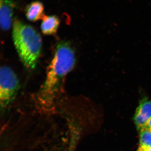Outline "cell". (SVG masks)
I'll return each instance as SVG.
<instances>
[{
  "label": "cell",
  "mask_w": 151,
  "mask_h": 151,
  "mask_svg": "<svg viewBox=\"0 0 151 151\" xmlns=\"http://www.w3.org/2000/svg\"><path fill=\"white\" fill-rule=\"evenodd\" d=\"M75 55L70 44L62 42L58 45L54 56L47 68L46 78L39 93L41 101L49 103L59 91L64 78L73 69Z\"/></svg>",
  "instance_id": "cell-1"
},
{
  "label": "cell",
  "mask_w": 151,
  "mask_h": 151,
  "mask_svg": "<svg viewBox=\"0 0 151 151\" xmlns=\"http://www.w3.org/2000/svg\"><path fill=\"white\" fill-rule=\"evenodd\" d=\"M14 45L23 64L30 69L35 67L42 47L39 34L32 27L16 20L13 25Z\"/></svg>",
  "instance_id": "cell-2"
},
{
  "label": "cell",
  "mask_w": 151,
  "mask_h": 151,
  "mask_svg": "<svg viewBox=\"0 0 151 151\" xmlns=\"http://www.w3.org/2000/svg\"><path fill=\"white\" fill-rule=\"evenodd\" d=\"M19 86L18 78L13 70L8 66H1L0 71V100L1 107H4L13 100Z\"/></svg>",
  "instance_id": "cell-3"
},
{
  "label": "cell",
  "mask_w": 151,
  "mask_h": 151,
  "mask_svg": "<svg viewBox=\"0 0 151 151\" xmlns=\"http://www.w3.org/2000/svg\"><path fill=\"white\" fill-rule=\"evenodd\" d=\"M151 119V100L144 96L140 101L134 116V123L139 131L145 128Z\"/></svg>",
  "instance_id": "cell-4"
},
{
  "label": "cell",
  "mask_w": 151,
  "mask_h": 151,
  "mask_svg": "<svg viewBox=\"0 0 151 151\" xmlns=\"http://www.w3.org/2000/svg\"><path fill=\"white\" fill-rule=\"evenodd\" d=\"M0 22L1 28L4 31L9 29L15 4L13 0H1Z\"/></svg>",
  "instance_id": "cell-5"
},
{
  "label": "cell",
  "mask_w": 151,
  "mask_h": 151,
  "mask_svg": "<svg viewBox=\"0 0 151 151\" xmlns=\"http://www.w3.org/2000/svg\"><path fill=\"white\" fill-rule=\"evenodd\" d=\"M59 19L55 15H44L42 19L41 29L45 35H52L56 33L59 27Z\"/></svg>",
  "instance_id": "cell-6"
},
{
  "label": "cell",
  "mask_w": 151,
  "mask_h": 151,
  "mask_svg": "<svg viewBox=\"0 0 151 151\" xmlns=\"http://www.w3.org/2000/svg\"><path fill=\"white\" fill-rule=\"evenodd\" d=\"M44 7L42 3L35 1L31 3L26 7L25 15L27 18L32 22H35L42 19L44 15Z\"/></svg>",
  "instance_id": "cell-7"
},
{
  "label": "cell",
  "mask_w": 151,
  "mask_h": 151,
  "mask_svg": "<svg viewBox=\"0 0 151 151\" xmlns=\"http://www.w3.org/2000/svg\"><path fill=\"white\" fill-rule=\"evenodd\" d=\"M150 147H151V131L145 128L140 131L139 147L145 148Z\"/></svg>",
  "instance_id": "cell-8"
},
{
  "label": "cell",
  "mask_w": 151,
  "mask_h": 151,
  "mask_svg": "<svg viewBox=\"0 0 151 151\" xmlns=\"http://www.w3.org/2000/svg\"><path fill=\"white\" fill-rule=\"evenodd\" d=\"M147 129L151 130V119L149 120L147 124L144 129Z\"/></svg>",
  "instance_id": "cell-9"
},
{
  "label": "cell",
  "mask_w": 151,
  "mask_h": 151,
  "mask_svg": "<svg viewBox=\"0 0 151 151\" xmlns=\"http://www.w3.org/2000/svg\"><path fill=\"white\" fill-rule=\"evenodd\" d=\"M137 151H151V147L148 148H138Z\"/></svg>",
  "instance_id": "cell-10"
}]
</instances>
